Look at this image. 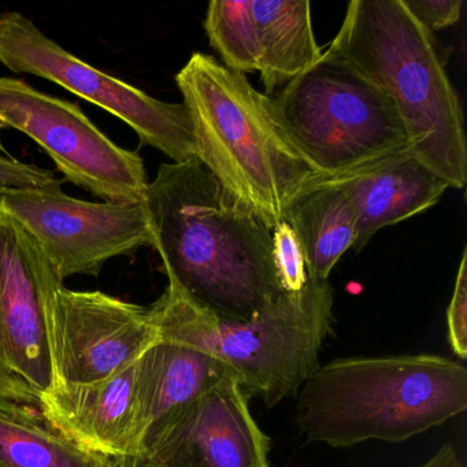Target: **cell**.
<instances>
[{
	"mask_svg": "<svg viewBox=\"0 0 467 467\" xmlns=\"http://www.w3.org/2000/svg\"><path fill=\"white\" fill-rule=\"evenodd\" d=\"M143 203L168 280L196 305L245 322L283 294L272 229L201 161L161 165Z\"/></svg>",
	"mask_w": 467,
	"mask_h": 467,
	"instance_id": "1",
	"label": "cell"
},
{
	"mask_svg": "<svg viewBox=\"0 0 467 467\" xmlns=\"http://www.w3.org/2000/svg\"><path fill=\"white\" fill-rule=\"evenodd\" d=\"M176 83L192 121L196 160L270 229L284 223L299 193L327 179L289 135L275 99L242 73L193 53Z\"/></svg>",
	"mask_w": 467,
	"mask_h": 467,
	"instance_id": "2",
	"label": "cell"
},
{
	"mask_svg": "<svg viewBox=\"0 0 467 467\" xmlns=\"http://www.w3.org/2000/svg\"><path fill=\"white\" fill-rule=\"evenodd\" d=\"M297 393L308 441L401 442L467 409V370L439 355L343 358L318 366Z\"/></svg>",
	"mask_w": 467,
	"mask_h": 467,
	"instance_id": "3",
	"label": "cell"
},
{
	"mask_svg": "<svg viewBox=\"0 0 467 467\" xmlns=\"http://www.w3.org/2000/svg\"><path fill=\"white\" fill-rule=\"evenodd\" d=\"M329 50L389 98L412 154L450 188H464L467 146L461 100L434 35L403 2L352 0Z\"/></svg>",
	"mask_w": 467,
	"mask_h": 467,
	"instance_id": "4",
	"label": "cell"
},
{
	"mask_svg": "<svg viewBox=\"0 0 467 467\" xmlns=\"http://www.w3.org/2000/svg\"><path fill=\"white\" fill-rule=\"evenodd\" d=\"M160 340L190 347L225 363L244 393L275 406L295 396L319 366L333 324L329 281L313 280L297 294L283 292L250 321L218 318L173 280L150 306Z\"/></svg>",
	"mask_w": 467,
	"mask_h": 467,
	"instance_id": "5",
	"label": "cell"
},
{
	"mask_svg": "<svg viewBox=\"0 0 467 467\" xmlns=\"http://www.w3.org/2000/svg\"><path fill=\"white\" fill-rule=\"evenodd\" d=\"M273 99L300 151L327 179L410 150L389 98L329 48Z\"/></svg>",
	"mask_w": 467,
	"mask_h": 467,
	"instance_id": "6",
	"label": "cell"
},
{
	"mask_svg": "<svg viewBox=\"0 0 467 467\" xmlns=\"http://www.w3.org/2000/svg\"><path fill=\"white\" fill-rule=\"evenodd\" d=\"M0 64L78 95L132 128L141 144L173 163L195 160L192 121L184 103H168L81 61L18 12L0 13Z\"/></svg>",
	"mask_w": 467,
	"mask_h": 467,
	"instance_id": "7",
	"label": "cell"
},
{
	"mask_svg": "<svg viewBox=\"0 0 467 467\" xmlns=\"http://www.w3.org/2000/svg\"><path fill=\"white\" fill-rule=\"evenodd\" d=\"M0 119L39 144L64 180L108 203H143L149 180L140 155L117 146L75 103L0 78Z\"/></svg>",
	"mask_w": 467,
	"mask_h": 467,
	"instance_id": "8",
	"label": "cell"
},
{
	"mask_svg": "<svg viewBox=\"0 0 467 467\" xmlns=\"http://www.w3.org/2000/svg\"><path fill=\"white\" fill-rule=\"evenodd\" d=\"M54 387L91 384L130 368L160 337L149 307L72 291L54 273L43 292Z\"/></svg>",
	"mask_w": 467,
	"mask_h": 467,
	"instance_id": "9",
	"label": "cell"
},
{
	"mask_svg": "<svg viewBox=\"0 0 467 467\" xmlns=\"http://www.w3.org/2000/svg\"><path fill=\"white\" fill-rule=\"evenodd\" d=\"M0 210L36 242L62 281L97 277L110 259L154 244L144 203L81 201L64 193L62 184L7 191Z\"/></svg>",
	"mask_w": 467,
	"mask_h": 467,
	"instance_id": "10",
	"label": "cell"
},
{
	"mask_svg": "<svg viewBox=\"0 0 467 467\" xmlns=\"http://www.w3.org/2000/svg\"><path fill=\"white\" fill-rule=\"evenodd\" d=\"M56 273L34 239L0 210V409L39 412L51 389L43 292Z\"/></svg>",
	"mask_w": 467,
	"mask_h": 467,
	"instance_id": "11",
	"label": "cell"
},
{
	"mask_svg": "<svg viewBox=\"0 0 467 467\" xmlns=\"http://www.w3.org/2000/svg\"><path fill=\"white\" fill-rule=\"evenodd\" d=\"M270 440L234 377L163 418L144 439L138 467H270Z\"/></svg>",
	"mask_w": 467,
	"mask_h": 467,
	"instance_id": "12",
	"label": "cell"
},
{
	"mask_svg": "<svg viewBox=\"0 0 467 467\" xmlns=\"http://www.w3.org/2000/svg\"><path fill=\"white\" fill-rule=\"evenodd\" d=\"M138 360L102 381L51 388L40 415L88 452L136 462L132 422Z\"/></svg>",
	"mask_w": 467,
	"mask_h": 467,
	"instance_id": "13",
	"label": "cell"
},
{
	"mask_svg": "<svg viewBox=\"0 0 467 467\" xmlns=\"http://www.w3.org/2000/svg\"><path fill=\"white\" fill-rule=\"evenodd\" d=\"M348 196L357 215L355 253L389 225L437 204L450 185L423 165L411 150L379 158L348 173L327 177Z\"/></svg>",
	"mask_w": 467,
	"mask_h": 467,
	"instance_id": "14",
	"label": "cell"
},
{
	"mask_svg": "<svg viewBox=\"0 0 467 467\" xmlns=\"http://www.w3.org/2000/svg\"><path fill=\"white\" fill-rule=\"evenodd\" d=\"M228 377L236 379L225 363L190 347L163 340L150 347L136 368L132 422L136 463L144 439L163 418Z\"/></svg>",
	"mask_w": 467,
	"mask_h": 467,
	"instance_id": "15",
	"label": "cell"
},
{
	"mask_svg": "<svg viewBox=\"0 0 467 467\" xmlns=\"http://www.w3.org/2000/svg\"><path fill=\"white\" fill-rule=\"evenodd\" d=\"M265 94L273 98L321 59L308 0H253Z\"/></svg>",
	"mask_w": 467,
	"mask_h": 467,
	"instance_id": "16",
	"label": "cell"
},
{
	"mask_svg": "<svg viewBox=\"0 0 467 467\" xmlns=\"http://www.w3.org/2000/svg\"><path fill=\"white\" fill-rule=\"evenodd\" d=\"M284 221L299 239L308 277L313 280L327 281L333 267L357 240L354 207L347 193L327 179L299 193Z\"/></svg>",
	"mask_w": 467,
	"mask_h": 467,
	"instance_id": "17",
	"label": "cell"
},
{
	"mask_svg": "<svg viewBox=\"0 0 467 467\" xmlns=\"http://www.w3.org/2000/svg\"><path fill=\"white\" fill-rule=\"evenodd\" d=\"M111 461L73 444L39 412L0 409V467H108Z\"/></svg>",
	"mask_w": 467,
	"mask_h": 467,
	"instance_id": "18",
	"label": "cell"
},
{
	"mask_svg": "<svg viewBox=\"0 0 467 467\" xmlns=\"http://www.w3.org/2000/svg\"><path fill=\"white\" fill-rule=\"evenodd\" d=\"M204 29L223 67L244 76L258 72L259 45L253 0H213L207 6Z\"/></svg>",
	"mask_w": 467,
	"mask_h": 467,
	"instance_id": "19",
	"label": "cell"
},
{
	"mask_svg": "<svg viewBox=\"0 0 467 467\" xmlns=\"http://www.w3.org/2000/svg\"><path fill=\"white\" fill-rule=\"evenodd\" d=\"M272 253L283 292L297 294L302 291L308 281L305 254L294 229L285 221L272 229Z\"/></svg>",
	"mask_w": 467,
	"mask_h": 467,
	"instance_id": "20",
	"label": "cell"
},
{
	"mask_svg": "<svg viewBox=\"0 0 467 467\" xmlns=\"http://www.w3.org/2000/svg\"><path fill=\"white\" fill-rule=\"evenodd\" d=\"M467 254L466 248L462 254L456 275L452 299L447 311L448 338L452 351L461 359L467 357Z\"/></svg>",
	"mask_w": 467,
	"mask_h": 467,
	"instance_id": "21",
	"label": "cell"
},
{
	"mask_svg": "<svg viewBox=\"0 0 467 467\" xmlns=\"http://www.w3.org/2000/svg\"><path fill=\"white\" fill-rule=\"evenodd\" d=\"M64 182L56 177L53 171L21 162L0 152V195L7 191L50 187L64 184Z\"/></svg>",
	"mask_w": 467,
	"mask_h": 467,
	"instance_id": "22",
	"label": "cell"
},
{
	"mask_svg": "<svg viewBox=\"0 0 467 467\" xmlns=\"http://www.w3.org/2000/svg\"><path fill=\"white\" fill-rule=\"evenodd\" d=\"M412 17L431 34L458 24L462 0H401Z\"/></svg>",
	"mask_w": 467,
	"mask_h": 467,
	"instance_id": "23",
	"label": "cell"
},
{
	"mask_svg": "<svg viewBox=\"0 0 467 467\" xmlns=\"http://www.w3.org/2000/svg\"><path fill=\"white\" fill-rule=\"evenodd\" d=\"M420 467H462V462L452 445L444 444L436 455Z\"/></svg>",
	"mask_w": 467,
	"mask_h": 467,
	"instance_id": "24",
	"label": "cell"
},
{
	"mask_svg": "<svg viewBox=\"0 0 467 467\" xmlns=\"http://www.w3.org/2000/svg\"><path fill=\"white\" fill-rule=\"evenodd\" d=\"M108 467H138V463L135 461H130V459H113Z\"/></svg>",
	"mask_w": 467,
	"mask_h": 467,
	"instance_id": "25",
	"label": "cell"
},
{
	"mask_svg": "<svg viewBox=\"0 0 467 467\" xmlns=\"http://www.w3.org/2000/svg\"><path fill=\"white\" fill-rule=\"evenodd\" d=\"M6 125H5V122L2 121V119H0V130H6Z\"/></svg>",
	"mask_w": 467,
	"mask_h": 467,
	"instance_id": "26",
	"label": "cell"
}]
</instances>
